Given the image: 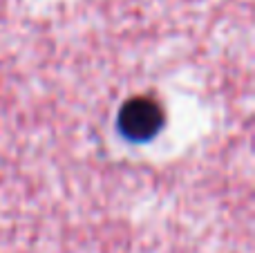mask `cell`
Segmentation results:
<instances>
[{
	"label": "cell",
	"instance_id": "obj_1",
	"mask_svg": "<svg viewBox=\"0 0 255 253\" xmlns=\"http://www.w3.org/2000/svg\"><path fill=\"white\" fill-rule=\"evenodd\" d=\"M163 124V112L157 101L150 97H134L121 108L119 126L132 139H150L159 132Z\"/></svg>",
	"mask_w": 255,
	"mask_h": 253
}]
</instances>
